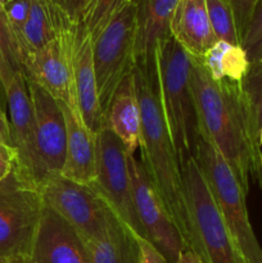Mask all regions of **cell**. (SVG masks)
<instances>
[{"label": "cell", "instance_id": "obj_1", "mask_svg": "<svg viewBox=\"0 0 262 263\" xmlns=\"http://www.w3.org/2000/svg\"><path fill=\"white\" fill-rule=\"evenodd\" d=\"M192 86L200 135L223 157L248 194L251 182L262 187V148L240 82L216 81L193 58Z\"/></svg>", "mask_w": 262, "mask_h": 263}, {"label": "cell", "instance_id": "obj_2", "mask_svg": "<svg viewBox=\"0 0 262 263\" xmlns=\"http://www.w3.org/2000/svg\"><path fill=\"white\" fill-rule=\"evenodd\" d=\"M133 76L141 115V163L189 248L190 225L181 166L159 103L156 68L149 71L135 66Z\"/></svg>", "mask_w": 262, "mask_h": 263}, {"label": "cell", "instance_id": "obj_3", "mask_svg": "<svg viewBox=\"0 0 262 263\" xmlns=\"http://www.w3.org/2000/svg\"><path fill=\"white\" fill-rule=\"evenodd\" d=\"M157 89L180 166L195 158L200 138L192 86L193 58L170 36L154 57Z\"/></svg>", "mask_w": 262, "mask_h": 263}, {"label": "cell", "instance_id": "obj_4", "mask_svg": "<svg viewBox=\"0 0 262 263\" xmlns=\"http://www.w3.org/2000/svg\"><path fill=\"white\" fill-rule=\"evenodd\" d=\"M190 225L189 248L203 263H246L239 252L197 159L181 166Z\"/></svg>", "mask_w": 262, "mask_h": 263}, {"label": "cell", "instance_id": "obj_5", "mask_svg": "<svg viewBox=\"0 0 262 263\" xmlns=\"http://www.w3.org/2000/svg\"><path fill=\"white\" fill-rule=\"evenodd\" d=\"M218 211L246 263H262V251L249 221L246 192L217 149L200 138L195 154Z\"/></svg>", "mask_w": 262, "mask_h": 263}, {"label": "cell", "instance_id": "obj_6", "mask_svg": "<svg viewBox=\"0 0 262 263\" xmlns=\"http://www.w3.org/2000/svg\"><path fill=\"white\" fill-rule=\"evenodd\" d=\"M138 8L127 0L92 40L95 77L103 113H107L116 89L135 67Z\"/></svg>", "mask_w": 262, "mask_h": 263}, {"label": "cell", "instance_id": "obj_7", "mask_svg": "<svg viewBox=\"0 0 262 263\" xmlns=\"http://www.w3.org/2000/svg\"><path fill=\"white\" fill-rule=\"evenodd\" d=\"M89 186L133 233L146 239L134 202L128 154L107 126L97 134V176Z\"/></svg>", "mask_w": 262, "mask_h": 263}, {"label": "cell", "instance_id": "obj_8", "mask_svg": "<svg viewBox=\"0 0 262 263\" xmlns=\"http://www.w3.org/2000/svg\"><path fill=\"white\" fill-rule=\"evenodd\" d=\"M44 202L39 187L14 168L0 181V254L5 258L30 254Z\"/></svg>", "mask_w": 262, "mask_h": 263}, {"label": "cell", "instance_id": "obj_9", "mask_svg": "<svg viewBox=\"0 0 262 263\" xmlns=\"http://www.w3.org/2000/svg\"><path fill=\"white\" fill-rule=\"evenodd\" d=\"M40 193L44 204L76 229L84 240L97 238L107 228L109 207L89 185L50 174Z\"/></svg>", "mask_w": 262, "mask_h": 263}, {"label": "cell", "instance_id": "obj_10", "mask_svg": "<svg viewBox=\"0 0 262 263\" xmlns=\"http://www.w3.org/2000/svg\"><path fill=\"white\" fill-rule=\"evenodd\" d=\"M44 5L55 30V39L40 50L27 54L23 63V73L38 82L57 100L76 104L72 85L69 28L79 23L69 22L58 10L45 3Z\"/></svg>", "mask_w": 262, "mask_h": 263}, {"label": "cell", "instance_id": "obj_11", "mask_svg": "<svg viewBox=\"0 0 262 263\" xmlns=\"http://www.w3.org/2000/svg\"><path fill=\"white\" fill-rule=\"evenodd\" d=\"M128 166L136 213L145 231L146 240L163 254L167 262L175 263L180 253L188 248L184 238L172 220L163 199L149 179L143 163L134 156H128Z\"/></svg>", "mask_w": 262, "mask_h": 263}, {"label": "cell", "instance_id": "obj_12", "mask_svg": "<svg viewBox=\"0 0 262 263\" xmlns=\"http://www.w3.org/2000/svg\"><path fill=\"white\" fill-rule=\"evenodd\" d=\"M4 97L9 108L13 148L17 152L14 170L25 181L40 190L49 174L39 156L32 103L23 71L13 76L5 89Z\"/></svg>", "mask_w": 262, "mask_h": 263}, {"label": "cell", "instance_id": "obj_13", "mask_svg": "<svg viewBox=\"0 0 262 263\" xmlns=\"http://www.w3.org/2000/svg\"><path fill=\"white\" fill-rule=\"evenodd\" d=\"M69 54L73 95L85 125L94 134L105 127V116L99 102L92 58V39L84 23L69 28Z\"/></svg>", "mask_w": 262, "mask_h": 263}, {"label": "cell", "instance_id": "obj_14", "mask_svg": "<svg viewBox=\"0 0 262 263\" xmlns=\"http://www.w3.org/2000/svg\"><path fill=\"white\" fill-rule=\"evenodd\" d=\"M26 76V74H25ZM35 121L36 143L44 168L61 174L66 161V121L59 103L32 79L26 76Z\"/></svg>", "mask_w": 262, "mask_h": 263}, {"label": "cell", "instance_id": "obj_15", "mask_svg": "<svg viewBox=\"0 0 262 263\" xmlns=\"http://www.w3.org/2000/svg\"><path fill=\"white\" fill-rule=\"evenodd\" d=\"M30 256L33 263H90L79 231L44 204Z\"/></svg>", "mask_w": 262, "mask_h": 263}, {"label": "cell", "instance_id": "obj_16", "mask_svg": "<svg viewBox=\"0 0 262 263\" xmlns=\"http://www.w3.org/2000/svg\"><path fill=\"white\" fill-rule=\"evenodd\" d=\"M66 121V161L61 175L84 185H91L97 176V134L82 120L76 104L58 100Z\"/></svg>", "mask_w": 262, "mask_h": 263}, {"label": "cell", "instance_id": "obj_17", "mask_svg": "<svg viewBox=\"0 0 262 263\" xmlns=\"http://www.w3.org/2000/svg\"><path fill=\"white\" fill-rule=\"evenodd\" d=\"M138 8V32L135 66L154 69V57L170 37V22L179 0H135Z\"/></svg>", "mask_w": 262, "mask_h": 263}, {"label": "cell", "instance_id": "obj_18", "mask_svg": "<svg viewBox=\"0 0 262 263\" xmlns=\"http://www.w3.org/2000/svg\"><path fill=\"white\" fill-rule=\"evenodd\" d=\"M170 35L192 58L202 59L217 43L205 0H179L170 22Z\"/></svg>", "mask_w": 262, "mask_h": 263}, {"label": "cell", "instance_id": "obj_19", "mask_svg": "<svg viewBox=\"0 0 262 263\" xmlns=\"http://www.w3.org/2000/svg\"><path fill=\"white\" fill-rule=\"evenodd\" d=\"M105 126L122 141L128 156L140 148L141 115L133 72L116 89L105 113Z\"/></svg>", "mask_w": 262, "mask_h": 263}, {"label": "cell", "instance_id": "obj_20", "mask_svg": "<svg viewBox=\"0 0 262 263\" xmlns=\"http://www.w3.org/2000/svg\"><path fill=\"white\" fill-rule=\"evenodd\" d=\"M90 263H138L136 234L109 208L107 228L99 236L85 240Z\"/></svg>", "mask_w": 262, "mask_h": 263}, {"label": "cell", "instance_id": "obj_21", "mask_svg": "<svg viewBox=\"0 0 262 263\" xmlns=\"http://www.w3.org/2000/svg\"><path fill=\"white\" fill-rule=\"evenodd\" d=\"M23 71V53L8 20L7 10L0 3V87L4 94L17 72Z\"/></svg>", "mask_w": 262, "mask_h": 263}, {"label": "cell", "instance_id": "obj_22", "mask_svg": "<svg viewBox=\"0 0 262 263\" xmlns=\"http://www.w3.org/2000/svg\"><path fill=\"white\" fill-rule=\"evenodd\" d=\"M28 2H30V13L22 31V49L25 59L27 54L40 50L46 44L55 39V30L44 3L41 0H28Z\"/></svg>", "mask_w": 262, "mask_h": 263}, {"label": "cell", "instance_id": "obj_23", "mask_svg": "<svg viewBox=\"0 0 262 263\" xmlns=\"http://www.w3.org/2000/svg\"><path fill=\"white\" fill-rule=\"evenodd\" d=\"M208 20L217 41H225L230 45H240L233 10L229 0H205Z\"/></svg>", "mask_w": 262, "mask_h": 263}, {"label": "cell", "instance_id": "obj_24", "mask_svg": "<svg viewBox=\"0 0 262 263\" xmlns=\"http://www.w3.org/2000/svg\"><path fill=\"white\" fill-rule=\"evenodd\" d=\"M244 98L248 104L252 120L257 130L262 127V61L249 64L246 76L240 82Z\"/></svg>", "mask_w": 262, "mask_h": 263}, {"label": "cell", "instance_id": "obj_25", "mask_svg": "<svg viewBox=\"0 0 262 263\" xmlns=\"http://www.w3.org/2000/svg\"><path fill=\"white\" fill-rule=\"evenodd\" d=\"M126 2L127 0H92L82 22L92 40Z\"/></svg>", "mask_w": 262, "mask_h": 263}, {"label": "cell", "instance_id": "obj_26", "mask_svg": "<svg viewBox=\"0 0 262 263\" xmlns=\"http://www.w3.org/2000/svg\"><path fill=\"white\" fill-rule=\"evenodd\" d=\"M240 46L246 51L249 63L262 61V0H258L247 25Z\"/></svg>", "mask_w": 262, "mask_h": 263}, {"label": "cell", "instance_id": "obj_27", "mask_svg": "<svg viewBox=\"0 0 262 263\" xmlns=\"http://www.w3.org/2000/svg\"><path fill=\"white\" fill-rule=\"evenodd\" d=\"M249 61L246 51L240 45H230L221 57L220 69L223 80H230L234 82H241L249 68Z\"/></svg>", "mask_w": 262, "mask_h": 263}, {"label": "cell", "instance_id": "obj_28", "mask_svg": "<svg viewBox=\"0 0 262 263\" xmlns=\"http://www.w3.org/2000/svg\"><path fill=\"white\" fill-rule=\"evenodd\" d=\"M43 2L53 9L58 10L69 22L82 23L92 0H43Z\"/></svg>", "mask_w": 262, "mask_h": 263}, {"label": "cell", "instance_id": "obj_29", "mask_svg": "<svg viewBox=\"0 0 262 263\" xmlns=\"http://www.w3.org/2000/svg\"><path fill=\"white\" fill-rule=\"evenodd\" d=\"M5 10H7L10 26H12L13 31H14L15 36L18 39V43L21 45V49H22V31L28 18V13H30V2L28 0H12L5 7ZM23 59H25V55H23Z\"/></svg>", "mask_w": 262, "mask_h": 263}, {"label": "cell", "instance_id": "obj_30", "mask_svg": "<svg viewBox=\"0 0 262 263\" xmlns=\"http://www.w3.org/2000/svg\"><path fill=\"white\" fill-rule=\"evenodd\" d=\"M258 0H229L231 10H233L234 21H235L236 31H238L239 39L241 40L243 33L246 31L247 25L249 22L252 12L256 7Z\"/></svg>", "mask_w": 262, "mask_h": 263}, {"label": "cell", "instance_id": "obj_31", "mask_svg": "<svg viewBox=\"0 0 262 263\" xmlns=\"http://www.w3.org/2000/svg\"><path fill=\"white\" fill-rule=\"evenodd\" d=\"M138 243V263H169L163 254L149 240L136 235Z\"/></svg>", "mask_w": 262, "mask_h": 263}, {"label": "cell", "instance_id": "obj_32", "mask_svg": "<svg viewBox=\"0 0 262 263\" xmlns=\"http://www.w3.org/2000/svg\"><path fill=\"white\" fill-rule=\"evenodd\" d=\"M17 162V152L13 146L0 143V181L13 171Z\"/></svg>", "mask_w": 262, "mask_h": 263}, {"label": "cell", "instance_id": "obj_33", "mask_svg": "<svg viewBox=\"0 0 262 263\" xmlns=\"http://www.w3.org/2000/svg\"><path fill=\"white\" fill-rule=\"evenodd\" d=\"M0 143L13 146L10 122L8 121L7 115L3 110H0Z\"/></svg>", "mask_w": 262, "mask_h": 263}, {"label": "cell", "instance_id": "obj_34", "mask_svg": "<svg viewBox=\"0 0 262 263\" xmlns=\"http://www.w3.org/2000/svg\"><path fill=\"white\" fill-rule=\"evenodd\" d=\"M175 263H203V261L194 251H192L190 248H186L180 253L179 258L176 259Z\"/></svg>", "mask_w": 262, "mask_h": 263}, {"label": "cell", "instance_id": "obj_35", "mask_svg": "<svg viewBox=\"0 0 262 263\" xmlns=\"http://www.w3.org/2000/svg\"><path fill=\"white\" fill-rule=\"evenodd\" d=\"M8 263H33L30 254H20L8 258Z\"/></svg>", "mask_w": 262, "mask_h": 263}, {"label": "cell", "instance_id": "obj_36", "mask_svg": "<svg viewBox=\"0 0 262 263\" xmlns=\"http://www.w3.org/2000/svg\"><path fill=\"white\" fill-rule=\"evenodd\" d=\"M10 2H12V0H0V3H2V4L4 5V7H7V5L9 4Z\"/></svg>", "mask_w": 262, "mask_h": 263}, {"label": "cell", "instance_id": "obj_37", "mask_svg": "<svg viewBox=\"0 0 262 263\" xmlns=\"http://www.w3.org/2000/svg\"><path fill=\"white\" fill-rule=\"evenodd\" d=\"M0 263H8V258H5V257H3L0 254Z\"/></svg>", "mask_w": 262, "mask_h": 263}, {"label": "cell", "instance_id": "obj_38", "mask_svg": "<svg viewBox=\"0 0 262 263\" xmlns=\"http://www.w3.org/2000/svg\"><path fill=\"white\" fill-rule=\"evenodd\" d=\"M259 144H261V148H262V127H261V131H259Z\"/></svg>", "mask_w": 262, "mask_h": 263}]
</instances>
